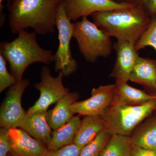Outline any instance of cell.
Segmentation results:
<instances>
[{"mask_svg":"<svg viewBox=\"0 0 156 156\" xmlns=\"http://www.w3.org/2000/svg\"><path fill=\"white\" fill-rule=\"evenodd\" d=\"M91 16L98 27L108 37L135 45L152 19L140 3L127 9L96 12Z\"/></svg>","mask_w":156,"mask_h":156,"instance_id":"obj_1","label":"cell"},{"mask_svg":"<svg viewBox=\"0 0 156 156\" xmlns=\"http://www.w3.org/2000/svg\"><path fill=\"white\" fill-rule=\"evenodd\" d=\"M58 4L56 0H12L8 7L11 32L31 27L39 34L53 33Z\"/></svg>","mask_w":156,"mask_h":156,"instance_id":"obj_2","label":"cell"},{"mask_svg":"<svg viewBox=\"0 0 156 156\" xmlns=\"http://www.w3.org/2000/svg\"><path fill=\"white\" fill-rule=\"evenodd\" d=\"M0 54L9 62L10 73L18 83L22 80L24 72L31 64L41 62L49 65L54 61L52 51L39 46L36 33L26 30L20 32L11 42H1Z\"/></svg>","mask_w":156,"mask_h":156,"instance_id":"obj_3","label":"cell"},{"mask_svg":"<svg viewBox=\"0 0 156 156\" xmlns=\"http://www.w3.org/2000/svg\"><path fill=\"white\" fill-rule=\"evenodd\" d=\"M156 110V99L140 105H112L100 115L111 135L130 136L139 125Z\"/></svg>","mask_w":156,"mask_h":156,"instance_id":"obj_4","label":"cell"},{"mask_svg":"<svg viewBox=\"0 0 156 156\" xmlns=\"http://www.w3.org/2000/svg\"><path fill=\"white\" fill-rule=\"evenodd\" d=\"M73 37L76 41L81 54L89 62H95L99 57L106 58L112 53L113 45L110 37L87 17L73 23Z\"/></svg>","mask_w":156,"mask_h":156,"instance_id":"obj_5","label":"cell"},{"mask_svg":"<svg viewBox=\"0 0 156 156\" xmlns=\"http://www.w3.org/2000/svg\"><path fill=\"white\" fill-rule=\"evenodd\" d=\"M56 27L59 44L54 54V69L56 72H61L63 76L67 77L76 72L78 64L73 58L70 47L73 37V23L68 17L63 2L58 3L57 7Z\"/></svg>","mask_w":156,"mask_h":156,"instance_id":"obj_6","label":"cell"},{"mask_svg":"<svg viewBox=\"0 0 156 156\" xmlns=\"http://www.w3.org/2000/svg\"><path fill=\"white\" fill-rule=\"evenodd\" d=\"M41 80L35 84L34 87L40 92V96L34 105L26 112L27 114L37 112L47 111L51 105L58 100L69 92L63 86V76L59 72L57 76L51 75L50 70L47 66L42 68L41 73Z\"/></svg>","mask_w":156,"mask_h":156,"instance_id":"obj_7","label":"cell"},{"mask_svg":"<svg viewBox=\"0 0 156 156\" xmlns=\"http://www.w3.org/2000/svg\"><path fill=\"white\" fill-rule=\"evenodd\" d=\"M29 80L23 79L9 88L0 108V127L8 129L20 128L26 116L23 108L21 98Z\"/></svg>","mask_w":156,"mask_h":156,"instance_id":"obj_8","label":"cell"},{"mask_svg":"<svg viewBox=\"0 0 156 156\" xmlns=\"http://www.w3.org/2000/svg\"><path fill=\"white\" fill-rule=\"evenodd\" d=\"M115 87L116 84L93 88L91 97L82 101H76L70 108L74 113L84 116L101 115L111 105Z\"/></svg>","mask_w":156,"mask_h":156,"instance_id":"obj_9","label":"cell"},{"mask_svg":"<svg viewBox=\"0 0 156 156\" xmlns=\"http://www.w3.org/2000/svg\"><path fill=\"white\" fill-rule=\"evenodd\" d=\"M66 11L71 21L88 17L96 12L127 9L136 5L112 0H64Z\"/></svg>","mask_w":156,"mask_h":156,"instance_id":"obj_10","label":"cell"},{"mask_svg":"<svg viewBox=\"0 0 156 156\" xmlns=\"http://www.w3.org/2000/svg\"><path fill=\"white\" fill-rule=\"evenodd\" d=\"M135 44L128 41H117L113 45L116 53L114 67L110 75L116 83H128L131 72L139 56Z\"/></svg>","mask_w":156,"mask_h":156,"instance_id":"obj_11","label":"cell"},{"mask_svg":"<svg viewBox=\"0 0 156 156\" xmlns=\"http://www.w3.org/2000/svg\"><path fill=\"white\" fill-rule=\"evenodd\" d=\"M9 135L12 151L18 156H45L49 150L44 144L21 128H11Z\"/></svg>","mask_w":156,"mask_h":156,"instance_id":"obj_12","label":"cell"},{"mask_svg":"<svg viewBox=\"0 0 156 156\" xmlns=\"http://www.w3.org/2000/svg\"><path fill=\"white\" fill-rule=\"evenodd\" d=\"M48 111L27 114L20 128L31 136L41 140L48 147L52 137L51 128L47 120Z\"/></svg>","mask_w":156,"mask_h":156,"instance_id":"obj_13","label":"cell"},{"mask_svg":"<svg viewBox=\"0 0 156 156\" xmlns=\"http://www.w3.org/2000/svg\"><path fill=\"white\" fill-rule=\"evenodd\" d=\"M156 99V95L133 88L127 83H116L111 105H140Z\"/></svg>","mask_w":156,"mask_h":156,"instance_id":"obj_14","label":"cell"},{"mask_svg":"<svg viewBox=\"0 0 156 156\" xmlns=\"http://www.w3.org/2000/svg\"><path fill=\"white\" fill-rule=\"evenodd\" d=\"M79 94L69 92L62 98L53 109L47 112V120L51 129L56 130L67 123L73 116L70 106L77 101Z\"/></svg>","mask_w":156,"mask_h":156,"instance_id":"obj_15","label":"cell"},{"mask_svg":"<svg viewBox=\"0 0 156 156\" xmlns=\"http://www.w3.org/2000/svg\"><path fill=\"white\" fill-rule=\"evenodd\" d=\"M131 135L132 145L156 151V115L142 122Z\"/></svg>","mask_w":156,"mask_h":156,"instance_id":"obj_16","label":"cell"},{"mask_svg":"<svg viewBox=\"0 0 156 156\" xmlns=\"http://www.w3.org/2000/svg\"><path fill=\"white\" fill-rule=\"evenodd\" d=\"M105 129L104 122L100 116H85L81 120L73 143L82 149L94 140Z\"/></svg>","mask_w":156,"mask_h":156,"instance_id":"obj_17","label":"cell"},{"mask_svg":"<svg viewBox=\"0 0 156 156\" xmlns=\"http://www.w3.org/2000/svg\"><path fill=\"white\" fill-rule=\"evenodd\" d=\"M129 81L154 90L156 86V60L139 56Z\"/></svg>","mask_w":156,"mask_h":156,"instance_id":"obj_18","label":"cell"},{"mask_svg":"<svg viewBox=\"0 0 156 156\" xmlns=\"http://www.w3.org/2000/svg\"><path fill=\"white\" fill-rule=\"evenodd\" d=\"M81 122L79 116H73L67 123L54 130L52 132L48 149L56 150L73 143Z\"/></svg>","mask_w":156,"mask_h":156,"instance_id":"obj_19","label":"cell"},{"mask_svg":"<svg viewBox=\"0 0 156 156\" xmlns=\"http://www.w3.org/2000/svg\"><path fill=\"white\" fill-rule=\"evenodd\" d=\"M132 144L129 136L112 135L100 156H131Z\"/></svg>","mask_w":156,"mask_h":156,"instance_id":"obj_20","label":"cell"},{"mask_svg":"<svg viewBox=\"0 0 156 156\" xmlns=\"http://www.w3.org/2000/svg\"><path fill=\"white\" fill-rule=\"evenodd\" d=\"M111 136L104 129L94 140L81 149L79 156H100Z\"/></svg>","mask_w":156,"mask_h":156,"instance_id":"obj_21","label":"cell"},{"mask_svg":"<svg viewBox=\"0 0 156 156\" xmlns=\"http://www.w3.org/2000/svg\"><path fill=\"white\" fill-rule=\"evenodd\" d=\"M151 46L156 51V17L152 18L149 26L135 45L138 51L146 47Z\"/></svg>","mask_w":156,"mask_h":156,"instance_id":"obj_22","label":"cell"},{"mask_svg":"<svg viewBox=\"0 0 156 156\" xmlns=\"http://www.w3.org/2000/svg\"><path fill=\"white\" fill-rule=\"evenodd\" d=\"M17 83L18 82L7 69L5 58L0 54V92L2 93Z\"/></svg>","mask_w":156,"mask_h":156,"instance_id":"obj_23","label":"cell"},{"mask_svg":"<svg viewBox=\"0 0 156 156\" xmlns=\"http://www.w3.org/2000/svg\"><path fill=\"white\" fill-rule=\"evenodd\" d=\"M81 148L74 143L56 150H48L45 156H79Z\"/></svg>","mask_w":156,"mask_h":156,"instance_id":"obj_24","label":"cell"},{"mask_svg":"<svg viewBox=\"0 0 156 156\" xmlns=\"http://www.w3.org/2000/svg\"><path fill=\"white\" fill-rule=\"evenodd\" d=\"M9 129L6 128L0 129V156H7L12 151L9 138Z\"/></svg>","mask_w":156,"mask_h":156,"instance_id":"obj_25","label":"cell"},{"mask_svg":"<svg viewBox=\"0 0 156 156\" xmlns=\"http://www.w3.org/2000/svg\"><path fill=\"white\" fill-rule=\"evenodd\" d=\"M140 4L151 18L156 17V0H141Z\"/></svg>","mask_w":156,"mask_h":156,"instance_id":"obj_26","label":"cell"},{"mask_svg":"<svg viewBox=\"0 0 156 156\" xmlns=\"http://www.w3.org/2000/svg\"><path fill=\"white\" fill-rule=\"evenodd\" d=\"M131 156H156V151L146 149L132 145Z\"/></svg>","mask_w":156,"mask_h":156,"instance_id":"obj_27","label":"cell"},{"mask_svg":"<svg viewBox=\"0 0 156 156\" xmlns=\"http://www.w3.org/2000/svg\"><path fill=\"white\" fill-rule=\"evenodd\" d=\"M118 3H128V4L137 5L139 4L141 0H112Z\"/></svg>","mask_w":156,"mask_h":156,"instance_id":"obj_28","label":"cell"},{"mask_svg":"<svg viewBox=\"0 0 156 156\" xmlns=\"http://www.w3.org/2000/svg\"><path fill=\"white\" fill-rule=\"evenodd\" d=\"M4 0H0V11H1V14H3L2 11L4 9V5H3V2Z\"/></svg>","mask_w":156,"mask_h":156,"instance_id":"obj_29","label":"cell"},{"mask_svg":"<svg viewBox=\"0 0 156 156\" xmlns=\"http://www.w3.org/2000/svg\"><path fill=\"white\" fill-rule=\"evenodd\" d=\"M7 156H18V155L16 153L14 152L11 151L10 152L9 154H8V155Z\"/></svg>","mask_w":156,"mask_h":156,"instance_id":"obj_30","label":"cell"},{"mask_svg":"<svg viewBox=\"0 0 156 156\" xmlns=\"http://www.w3.org/2000/svg\"><path fill=\"white\" fill-rule=\"evenodd\" d=\"M11 1H12V0H8V4H7V6H8V7H9V5H10Z\"/></svg>","mask_w":156,"mask_h":156,"instance_id":"obj_31","label":"cell"},{"mask_svg":"<svg viewBox=\"0 0 156 156\" xmlns=\"http://www.w3.org/2000/svg\"><path fill=\"white\" fill-rule=\"evenodd\" d=\"M56 1H57V2L59 3L61 2H64V0H56Z\"/></svg>","mask_w":156,"mask_h":156,"instance_id":"obj_32","label":"cell"},{"mask_svg":"<svg viewBox=\"0 0 156 156\" xmlns=\"http://www.w3.org/2000/svg\"><path fill=\"white\" fill-rule=\"evenodd\" d=\"M154 90H155L156 92V86Z\"/></svg>","mask_w":156,"mask_h":156,"instance_id":"obj_33","label":"cell"},{"mask_svg":"<svg viewBox=\"0 0 156 156\" xmlns=\"http://www.w3.org/2000/svg\"><path fill=\"white\" fill-rule=\"evenodd\" d=\"M155 113H156V111H155Z\"/></svg>","mask_w":156,"mask_h":156,"instance_id":"obj_34","label":"cell"}]
</instances>
